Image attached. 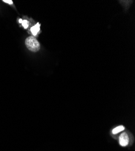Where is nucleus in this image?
I'll use <instances>...</instances> for the list:
<instances>
[{
  "label": "nucleus",
  "mask_w": 135,
  "mask_h": 151,
  "mask_svg": "<svg viewBox=\"0 0 135 151\" xmlns=\"http://www.w3.org/2000/svg\"><path fill=\"white\" fill-rule=\"evenodd\" d=\"M129 143V137L126 132L122 133L119 137V144L122 146H126Z\"/></svg>",
  "instance_id": "2"
},
{
  "label": "nucleus",
  "mask_w": 135,
  "mask_h": 151,
  "mask_svg": "<svg viewBox=\"0 0 135 151\" xmlns=\"http://www.w3.org/2000/svg\"><path fill=\"white\" fill-rule=\"evenodd\" d=\"M124 129V127H123V126H119V127L113 129V130L112 131V133L113 134H116L122 131H123Z\"/></svg>",
  "instance_id": "4"
},
{
  "label": "nucleus",
  "mask_w": 135,
  "mask_h": 151,
  "mask_svg": "<svg viewBox=\"0 0 135 151\" xmlns=\"http://www.w3.org/2000/svg\"><path fill=\"white\" fill-rule=\"evenodd\" d=\"M40 30V24L39 23H37L35 25V26H33L30 29V31L33 36H36V35H37L38 33L39 32Z\"/></svg>",
  "instance_id": "3"
},
{
  "label": "nucleus",
  "mask_w": 135,
  "mask_h": 151,
  "mask_svg": "<svg viewBox=\"0 0 135 151\" xmlns=\"http://www.w3.org/2000/svg\"><path fill=\"white\" fill-rule=\"evenodd\" d=\"M26 45L27 48L33 52H36L40 49V44L34 36H29L26 40Z\"/></svg>",
  "instance_id": "1"
},
{
  "label": "nucleus",
  "mask_w": 135,
  "mask_h": 151,
  "mask_svg": "<svg viewBox=\"0 0 135 151\" xmlns=\"http://www.w3.org/2000/svg\"><path fill=\"white\" fill-rule=\"evenodd\" d=\"M4 3H7L9 4H13V1H12V0H3V1Z\"/></svg>",
  "instance_id": "6"
},
{
  "label": "nucleus",
  "mask_w": 135,
  "mask_h": 151,
  "mask_svg": "<svg viewBox=\"0 0 135 151\" xmlns=\"http://www.w3.org/2000/svg\"><path fill=\"white\" fill-rule=\"evenodd\" d=\"M21 24H22V26L24 27V29H27L29 26V22L27 20L22 21Z\"/></svg>",
  "instance_id": "5"
},
{
  "label": "nucleus",
  "mask_w": 135,
  "mask_h": 151,
  "mask_svg": "<svg viewBox=\"0 0 135 151\" xmlns=\"http://www.w3.org/2000/svg\"><path fill=\"white\" fill-rule=\"evenodd\" d=\"M22 20L21 19H20L19 20V23H22Z\"/></svg>",
  "instance_id": "7"
}]
</instances>
